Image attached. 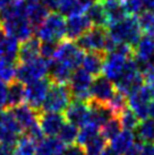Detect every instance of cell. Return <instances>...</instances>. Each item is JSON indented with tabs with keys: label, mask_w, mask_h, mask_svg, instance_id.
<instances>
[{
	"label": "cell",
	"mask_w": 154,
	"mask_h": 155,
	"mask_svg": "<svg viewBox=\"0 0 154 155\" xmlns=\"http://www.w3.org/2000/svg\"><path fill=\"white\" fill-rule=\"evenodd\" d=\"M0 24L6 33L21 42H25L33 38L34 27L26 16L25 1L18 0L0 12Z\"/></svg>",
	"instance_id": "cell-1"
},
{
	"label": "cell",
	"mask_w": 154,
	"mask_h": 155,
	"mask_svg": "<svg viewBox=\"0 0 154 155\" xmlns=\"http://www.w3.org/2000/svg\"><path fill=\"white\" fill-rule=\"evenodd\" d=\"M109 36L116 42L135 48L142 38V28L137 16H127L107 28Z\"/></svg>",
	"instance_id": "cell-2"
},
{
	"label": "cell",
	"mask_w": 154,
	"mask_h": 155,
	"mask_svg": "<svg viewBox=\"0 0 154 155\" xmlns=\"http://www.w3.org/2000/svg\"><path fill=\"white\" fill-rule=\"evenodd\" d=\"M67 21L59 13L49 14L47 19L35 30L36 38L42 42H56L59 43L66 38Z\"/></svg>",
	"instance_id": "cell-3"
},
{
	"label": "cell",
	"mask_w": 154,
	"mask_h": 155,
	"mask_svg": "<svg viewBox=\"0 0 154 155\" xmlns=\"http://www.w3.org/2000/svg\"><path fill=\"white\" fill-rule=\"evenodd\" d=\"M72 99L73 97L69 86L51 83V86L49 88L41 111L61 113L62 111H66L68 105L72 103Z\"/></svg>",
	"instance_id": "cell-4"
},
{
	"label": "cell",
	"mask_w": 154,
	"mask_h": 155,
	"mask_svg": "<svg viewBox=\"0 0 154 155\" xmlns=\"http://www.w3.org/2000/svg\"><path fill=\"white\" fill-rule=\"evenodd\" d=\"M50 60L38 57L35 60L27 64H19L16 73V81L23 84H30L35 81L43 79L49 73Z\"/></svg>",
	"instance_id": "cell-5"
},
{
	"label": "cell",
	"mask_w": 154,
	"mask_h": 155,
	"mask_svg": "<svg viewBox=\"0 0 154 155\" xmlns=\"http://www.w3.org/2000/svg\"><path fill=\"white\" fill-rule=\"evenodd\" d=\"M93 83V76L85 71L83 68H78L73 71L69 81V90L72 97L76 101H91V86Z\"/></svg>",
	"instance_id": "cell-6"
},
{
	"label": "cell",
	"mask_w": 154,
	"mask_h": 155,
	"mask_svg": "<svg viewBox=\"0 0 154 155\" xmlns=\"http://www.w3.org/2000/svg\"><path fill=\"white\" fill-rule=\"evenodd\" d=\"M23 133L19 124H18L10 110L4 111L0 117V144L15 147L18 139Z\"/></svg>",
	"instance_id": "cell-7"
},
{
	"label": "cell",
	"mask_w": 154,
	"mask_h": 155,
	"mask_svg": "<svg viewBox=\"0 0 154 155\" xmlns=\"http://www.w3.org/2000/svg\"><path fill=\"white\" fill-rule=\"evenodd\" d=\"M84 56V51L75 42L65 40L61 41L58 45L55 60H58L68 66L72 70H76L83 64Z\"/></svg>",
	"instance_id": "cell-8"
},
{
	"label": "cell",
	"mask_w": 154,
	"mask_h": 155,
	"mask_svg": "<svg viewBox=\"0 0 154 155\" xmlns=\"http://www.w3.org/2000/svg\"><path fill=\"white\" fill-rule=\"evenodd\" d=\"M108 38V30L103 27H92L83 34L76 44L83 51L86 52H105V43Z\"/></svg>",
	"instance_id": "cell-9"
},
{
	"label": "cell",
	"mask_w": 154,
	"mask_h": 155,
	"mask_svg": "<svg viewBox=\"0 0 154 155\" xmlns=\"http://www.w3.org/2000/svg\"><path fill=\"white\" fill-rule=\"evenodd\" d=\"M50 86H51V82L49 78H43V79L27 84L25 86L26 104H28L30 107L38 111H41Z\"/></svg>",
	"instance_id": "cell-10"
},
{
	"label": "cell",
	"mask_w": 154,
	"mask_h": 155,
	"mask_svg": "<svg viewBox=\"0 0 154 155\" xmlns=\"http://www.w3.org/2000/svg\"><path fill=\"white\" fill-rule=\"evenodd\" d=\"M133 56L134 54H126L122 52L109 53L103 66V76H105L111 82L116 83L124 73L127 60Z\"/></svg>",
	"instance_id": "cell-11"
},
{
	"label": "cell",
	"mask_w": 154,
	"mask_h": 155,
	"mask_svg": "<svg viewBox=\"0 0 154 155\" xmlns=\"http://www.w3.org/2000/svg\"><path fill=\"white\" fill-rule=\"evenodd\" d=\"M117 92L113 82L105 76H98L93 79L91 86V101L101 104H109Z\"/></svg>",
	"instance_id": "cell-12"
},
{
	"label": "cell",
	"mask_w": 154,
	"mask_h": 155,
	"mask_svg": "<svg viewBox=\"0 0 154 155\" xmlns=\"http://www.w3.org/2000/svg\"><path fill=\"white\" fill-rule=\"evenodd\" d=\"M65 118L69 124L82 128L91 121V108L89 102L73 100L65 111Z\"/></svg>",
	"instance_id": "cell-13"
},
{
	"label": "cell",
	"mask_w": 154,
	"mask_h": 155,
	"mask_svg": "<svg viewBox=\"0 0 154 155\" xmlns=\"http://www.w3.org/2000/svg\"><path fill=\"white\" fill-rule=\"evenodd\" d=\"M150 92L146 86H142L128 96V107L138 117L139 120H145L149 117V105L152 101Z\"/></svg>",
	"instance_id": "cell-14"
},
{
	"label": "cell",
	"mask_w": 154,
	"mask_h": 155,
	"mask_svg": "<svg viewBox=\"0 0 154 155\" xmlns=\"http://www.w3.org/2000/svg\"><path fill=\"white\" fill-rule=\"evenodd\" d=\"M134 58L141 71L147 65L154 62V36L147 34L142 36L134 48Z\"/></svg>",
	"instance_id": "cell-15"
},
{
	"label": "cell",
	"mask_w": 154,
	"mask_h": 155,
	"mask_svg": "<svg viewBox=\"0 0 154 155\" xmlns=\"http://www.w3.org/2000/svg\"><path fill=\"white\" fill-rule=\"evenodd\" d=\"M66 118L61 113L57 112H40L38 116V125L41 127L44 136L55 137L58 136L62 126L66 124Z\"/></svg>",
	"instance_id": "cell-16"
},
{
	"label": "cell",
	"mask_w": 154,
	"mask_h": 155,
	"mask_svg": "<svg viewBox=\"0 0 154 155\" xmlns=\"http://www.w3.org/2000/svg\"><path fill=\"white\" fill-rule=\"evenodd\" d=\"M93 27L92 22L87 15H79V16H72L68 17L67 26H66V38L69 41L78 40L83 34Z\"/></svg>",
	"instance_id": "cell-17"
},
{
	"label": "cell",
	"mask_w": 154,
	"mask_h": 155,
	"mask_svg": "<svg viewBox=\"0 0 154 155\" xmlns=\"http://www.w3.org/2000/svg\"><path fill=\"white\" fill-rule=\"evenodd\" d=\"M14 114L15 119L21 126L23 130H27L32 126L38 122V116L40 112L30 107L28 104H22L19 107H16L14 109H9Z\"/></svg>",
	"instance_id": "cell-18"
},
{
	"label": "cell",
	"mask_w": 154,
	"mask_h": 155,
	"mask_svg": "<svg viewBox=\"0 0 154 155\" xmlns=\"http://www.w3.org/2000/svg\"><path fill=\"white\" fill-rule=\"evenodd\" d=\"M24 1H25L26 16L32 26L34 27V30H36L47 19L50 12L40 2V0H24Z\"/></svg>",
	"instance_id": "cell-19"
},
{
	"label": "cell",
	"mask_w": 154,
	"mask_h": 155,
	"mask_svg": "<svg viewBox=\"0 0 154 155\" xmlns=\"http://www.w3.org/2000/svg\"><path fill=\"white\" fill-rule=\"evenodd\" d=\"M107 56L105 52H87L83 59V69L93 77L101 76Z\"/></svg>",
	"instance_id": "cell-20"
},
{
	"label": "cell",
	"mask_w": 154,
	"mask_h": 155,
	"mask_svg": "<svg viewBox=\"0 0 154 155\" xmlns=\"http://www.w3.org/2000/svg\"><path fill=\"white\" fill-rule=\"evenodd\" d=\"M49 79L53 84H60V85H66L70 81L73 70L69 68L68 66L60 62L58 60H50V67H49Z\"/></svg>",
	"instance_id": "cell-21"
},
{
	"label": "cell",
	"mask_w": 154,
	"mask_h": 155,
	"mask_svg": "<svg viewBox=\"0 0 154 155\" xmlns=\"http://www.w3.org/2000/svg\"><path fill=\"white\" fill-rule=\"evenodd\" d=\"M40 47H41V41L33 36L30 40L23 42L19 47L18 52V62L19 64H27L31 61L35 60L40 56Z\"/></svg>",
	"instance_id": "cell-22"
},
{
	"label": "cell",
	"mask_w": 154,
	"mask_h": 155,
	"mask_svg": "<svg viewBox=\"0 0 154 155\" xmlns=\"http://www.w3.org/2000/svg\"><path fill=\"white\" fill-rule=\"evenodd\" d=\"M102 2L108 17L109 26L122 21L127 17V12L124 7L122 0H100ZM108 26V27H109Z\"/></svg>",
	"instance_id": "cell-23"
},
{
	"label": "cell",
	"mask_w": 154,
	"mask_h": 155,
	"mask_svg": "<svg viewBox=\"0 0 154 155\" xmlns=\"http://www.w3.org/2000/svg\"><path fill=\"white\" fill-rule=\"evenodd\" d=\"M136 136L133 131L121 130L115 138L110 140V148L119 155H125L135 145Z\"/></svg>",
	"instance_id": "cell-24"
},
{
	"label": "cell",
	"mask_w": 154,
	"mask_h": 155,
	"mask_svg": "<svg viewBox=\"0 0 154 155\" xmlns=\"http://www.w3.org/2000/svg\"><path fill=\"white\" fill-rule=\"evenodd\" d=\"M89 103L91 108V121L96 124L100 128L110 119L117 117L109 104H101L94 101H90Z\"/></svg>",
	"instance_id": "cell-25"
},
{
	"label": "cell",
	"mask_w": 154,
	"mask_h": 155,
	"mask_svg": "<svg viewBox=\"0 0 154 155\" xmlns=\"http://www.w3.org/2000/svg\"><path fill=\"white\" fill-rule=\"evenodd\" d=\"M66 145L56 137H47L38 144L35 155H64Z\"/></svg>",
	"instance_id": "cell-26"
},
{
	"label": "cell",
	"mask_w": 154,
	"mask_h": 155,
	"mask_svg": "<svg viewBox=\"0 0 154 155\" xmlns=\"http://www.w3.org/2000/svg\"><path fill=\"white\" fill-rule=\"evenodd\" d=\"M25 101V85L18 81H14L8 86L7 96V109H14L19 107Z\"/></svg>",
	"instance_id": "cell-27"
},
{
	"label": "cell",
	"mask_w": 154,
	"mask_h": 155,
	"mask_svg": "<svg viewBox=\"0 0 154 155\" xmlns=\"http://www.w3.org/2000/svg\"><path fill=\"white\" fill-rule=\"evenodd\" d=\"M87 17L90 18L92 22V25L94 27H103V28H108L109 23H108V17L104 7H103L102 2L98 0L87 12Z\"/></svg>",
	"instance_id": "cell-28"
},
{
	"label": "cell",
	"mask_w": 154,
	"mask_h": 155,
	"mask_svg": "<svg viewBox=\"0 0 154 155\" xmlns=\"http://www.w3.org/2000/svg\"><path fill=\"white\" fill-rule=\"evenodd\" d=\"M136 136L145 144L154 143V119L147 118L139 122L136 129Z\"/></svg>",
	"instance_id": "cell-29"
},
{
	"label": "cell",
	"mask_w": 154,
	"mask_h": 155,
	"mask_svg": "<svg viewBox=\"0 0 154 155\" xmlns=\"http://www.w3.org/2000/svg\"><path fill=\"white\" fill-rule=\"evenodd\" d=\"M100 130H101V128L96 124L90 121L89 124H86L85 126H83L81 129H79L76 144L83 147L85 144H87V143L90 142L91 139H93L98 135H100L101 134Z\"/></svg>",
	"instance_id": "cell-30"
},
{
	"label": "cell",
	"mask_w": 154,
	"mask_h": 155,
	"mask_svg": "<svg viewBox=\"0 0 154 155\" xmlns=\"http://www.w3.org/2000/svg\"><path fill=\"white\" fill-rule=\"evenodd\" d=\"M38 144L27 135L22 136L14 147V155H35Z\"/></svg>",
	"instance_id": "cell-31"
},
{
	"label": "cell",
	"mask_w": 154,
	"mask_h": 155,
	"mask_svg": "<svg viewBox=\"0 0 154 155\" xmlns=\"http://www.w3.org/2000/svg\"><path fill=\"white\" fill-rule=\"evenodd\" d=\"M78 133H79L78 127H76L73 124L66 122L62 126L59 134H58V139L61 143H64L66 146H70V145H74L77 142Z\"/></svg>",
	"instance_id": "cell-32"
},
{
	"label": "cell",
	"mask_w": 154,
	"mask_h": 155,
	"mask_svg": "<svg viewBox=\"0 0 154 155\" xmlns=\"http://www.w3.org/2000/svg\"><path fill=\"white\" fill-rule=\"evenodd\" d=\"M17 67L18 66L15 61L0 59V79L9 84L14 82L16 79Z\"/></svg>",
	"instance_id": "cell-33"
},
{
	"label": "cell",
	"mask_w": 154,
	"mask_h": 155,
	"mask_svg": "<svg viewBox=\"0 0 154 155\" xmlns=\"http://www.w3.org/2000/svg\"><path fill=\"white\" fill-rule=\"evenodd\" d=\"M120 120V124H121V128L122 130H129V131H133V130H136L138 125H139V119L138 117L134 113L129 107L125 111H122L118 116Z\"/></svg>",
	"instance_id": "cell-34"
},
{
	"label": "cell",
	"mask_w": 154,
	"mask_h": 155,
	"mask_svg": "<svg viewBox=\"0 0 154 155\" xmlns=\"http://www.w3.org/2000/svg\"><path fill=\"white\" fill-rule=\"evenodd\" d=\"M107 139L100 134L93 139L84 145V151L86 155H101L103 151L107 148Z\"/></svg>",
	"instance_id": "cell-35"
},
{
	"label": "cell",
	"mask_w": 154,
	"mask_h": 155,
	"mask_svg": "<svg viewBox=\"0 0 154 155\" xmlns=\"http://www.w3.org/2000/svg\"><path fill=\"white\" fill-rule=\"evenodd\" d=\"M121 130H122V128H121V124H120L119 118L115 117V118L110 119L108 122H105L101 127L100 133L107 140H111L112 138H115Z\"/></svg>",
	"instance_id": "cell-36"
},
{
	"label": "cell",
	"mask_w": 154,
	"mask_h": 155,
	"mask_svg": "<svg viewBox=\"0 0 154 155\" xmlns=\"http://www.w3.org/2000/svg\"><path fill=\"white\" fill-rule=\"evenodd\" d=\"M109 107L112 109V111L116 113V116L118 117L121 112L128 108V99L125 94L117 91L111 101L109 102Z\"/></svg>",
	"instance_id": "cell-37"
},
{
	"label": "cell",
	"mask_w": 154,
	"mask_h": 155,
	"mask_svg": "<svg viewBox=\"0 0 154 155\" xmlns=\"http://www.w3.org/2000/svg\"><path fill=\"white\" fill-rule=\"evenodd\" d=\"M76 9L77 0H59L58 2V10L62 16H76Z\"/></svg>",
	"instance_id": "cell-38"
},
{
	"label": "cell",
	"mask_w": 154,
	"mask_h": 155,
	"mask_svg": "<svg viewBox=\"0 0 154 155\" xmlns=\"http://www.w3.org/2000/svg\"><path fill=\"white\" fill-rule=\"evenodd\" d=\"M60 43V42H59ZM59 43L56 42H42L40 47V56L47 59V60H53L57 53V49Z\"/></svg>",
	"instance_id": "cell-39"
},
{
	"label": "cell",
	"mask_w": 154,
	"mask_h": 155,
	"mask_svg": "<svg viewBox=\"0 0 154 155\" xmlns=\"http://www.w3.org/2000/svg\"><path fill=\"white\" fill-rule=\"evenodd\" d=\"M122 4L129 16H136L137 14L143 13L144 0H122Z\"/></svg>",
	"instance_id": "cell-40"
},
{
	"label": "cell",
	"mask_w": 154,
	"mask_h": 155,
	"mask_svg": "<svg viewBox=\"0 0 154 155\" xmlns=\"http://www.w3.org/2000/svg\"><path fill=\"white\" fill-rule=\"evenodd\" d=\"M26 135H27L31 139H33L36 144L41 143L43 139H44V134H43L41 127H40V125H38V122L26 130Z\"/></svg>",
	"instance_id": "cell-41"
},
{
	"label": "cell",
	"mask_w": 154,
	"mask_h": 155,
	"mask_svg": "<svg viewBox=\"0 0 154 155\" xmlns=\"http://www.w3.org/2000/svg\"><path fill=\"white\" fill-rule=\"evenodd\" d=\"M7 96H8V86L7 83L0 79V108H7Z\"/></svg>",
	"instance_id": "cell-42"
},
{
	"label": "cell",
	"mask_w": 154,
	"mask_h": 155,
	"mask_svg": "<svg viewBox=\"0 0 154 155\" xmlns=\"http://www.w3.org/2000/svg\"><path fill=\"white\" fill-rule=\"evenodd\" d=\"M64 155H86V154H85V151H84V147L79 146L77 144H74V145L66 147V151H65Z\"/></svg>",
	"instance_id": "cell-43"
},
{
	"label": "cell",
	"mask_w": 154,
	"mask_h": 155,
	"mask_svg": "<svg viewBox=\"0 0 154 155\" xmlns=\"http://www.w3.org/2000/svg\"><path fill=\"white\" fill-rule=\"evenodd\" d=\"M40 2H41L49 12L56 13L57 10H58V2H59V0H40Z\"/></svg>",
	"instance_id": "cell-44"
},
{
	"label": "cell",
	"mask_w": 154,
	"mask_h": 155,
	"mask_svg": "<svg viewBox=\"0 0 154 155\" xmlns=\"http://www.w3.org/2000/svg\"><path fill=\"white\" fill-rule=\"evenodd\" d=\"M141 155H154V143L144 144L142 146Z\"/></svg>",
	"instance_id": "cell-45"
},
{
	"label": "cell",
	"mask_w": 154,
	"mask_h": 155,
	"mask_svg": "<svg viewBox=\"0 0 154 155\" xmlns=\"http://www.w3.org/2000/svg\"><path fill=\"white\" fill-rule=\"evenodd\" d=\"M7 38H8V34L6 33V31L4 30L2 25L0 24V56H1V52H2L5 43H6V41H7Z\"/></svg>",
	"instance_id": "cell-46"
},
{
	"label": "cell",
	"mask_w": 154,
	"mask_h": 155,
	"mask_svg": "<svg viewBox=\"0 0 154 155\" xmlns=\"http://www.w3.org/2000/svg\"><path fill=\"white\" fill-rule=\"evenodd\" d=\"M0 155H14V147L0 144Z\"/></svg>",
	"instance_id": "cell-47"
},
{
	"label": "cell",
	"mask_w": 154,
	"mask_h": 155,
	"mask_svg": "<svg viewBox=\"0 0 154 155\" xmlns=\"http://www.w3.org/2000/svg\"><path fill=\"white\" fill-rule=\"evenodd\" d=\"M18 0H0V12L2 10V9L7 8L9 6H12L13 4L15 2H17Z\"/></svg>",
	"instance_id": "cell-48"
},
{
	"label": "cell",
	"mask_w": 154,
	"mask_h": 155,
	"mask_svg": "<svg viewBox=\"0 0 154 155\" xmlns=\"http://www.w3.org/2000/svg\"><path fill=\"white\" fill-rule=\"evenodd\" d=\"M144 10L154 12V0H144Z\"/></svg>",
	"instance_id": "cell-49"
},
{
	"label": "cell",
	"mask_w": 154,
	"mask_h": 155,
	"mask_svg": "<svg viewBox=\"0 0 154 155\" xmlns=\"http://www.w3.org/2000/svg\"><path fill=\"white\" fill-rule=\"evenodd\" d=\"M149 117L154 119V100H152L149 105Z\"/></svg>",
	"instance_id": "cell-50"
},
{
	"label": "cell",
	"mask_w": 154,
	"mask_h": 155,
	"mask_svg": "<svg viewBox=\"0 0 154 155\" xmlns=\"http://www.w3.org/2000/svg\"><path fill=\"white\" fill-rule=\"evenodd\" d=\"M146 87H147V90H149V92H150L151 96L154 99V82L146 83Z\"/></svg>",
	"instance_id": "cell-51"
},
{
	"label": "cell",
	"mask_w": 154,
	"mask_h": 155,
	"mask_svg": "<svg viewBox=\"0 0 154 155\" xmlns=\"http://www.w3.org/2000/svg\"><path fill=\"white\" fill-rule=\"evenodd\" d=\"M101 155H119V154H117L113 150H111L110 147H107L104 151H103V153Z\"/></svg>",
	"instance_id": "cell-52"
}]
</instances>
